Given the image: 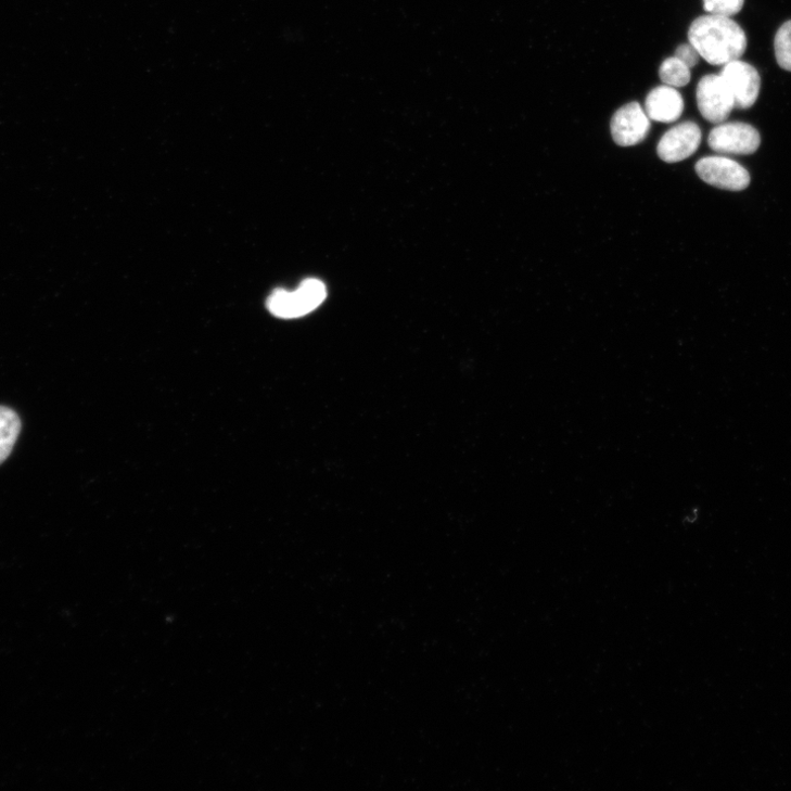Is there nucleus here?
Returning a JSON list of instances; mask_svg holds the SVG:
<instances>
[{
	"instance_id": "nucleus-12",
	"label": "nucleus",
	"mask_w": 791,
	"mask_h": 791,
	"mask_svg": "<svg viewBox=\"0 0 791 791\" xmlns=\"http://www.w3.org/2000/svg\"><path fill=\"white\" fill-rule=\"evenodd\" d=\"M774 49L778 65L791 72V21L784 23L778 29L775 36Z\"/></svg>"
},
{
	"instance_id": "nucleus-6",
	"label": "nucleus",
	"mask_w": 791,
	"mask_h": 791,
	"mask_svg": "<svg viewBox=\"0 0 791 791\" xmlns=\"http://www.w3.org/2000/svg\"><path fill=\"white\" fill-rule=\"evenodd\" d=\"M735 99L736 109L749 110L757 101L761 91V76L751 64L736 60L720 73Z\"/></svg>"
},
{
	"instance_id": "nucleus-5",
	"label": "nucleus",
	"mask_w": 791,
	"mask_h": 791,
	"mask_svg": "<svg viewBox=\"0 0 791 791\" xmlns=\"http://www.w3.org/2000/svg\"><path fill=\"white\" fill-rule=\"evenodd\" d=\"M710 146L722 154L750 155L761 145V136L751 125L744 123L720 124L709 138Z\"/></svg>"
},
{
	"instance_id": "nucleus-9",
	"label": "nucleus",
	"mask_w": 791,
	"mask_h": 791,
	"mask_svg": "<svg viewBox=\"0 0 791 791\" xmlns=\"http://www.w3.org/2000/svg\"><path fill=\"white\" fill-rule=\"evenodd\" d=\"M684 109V100L676 88L663 85L650 92L645 111L651 120L672 124L680 118Z\"/></svg>"
},
{
	"instance_id": "nucleus-3",
	"label": "nucleus",
	"mask_w": 791,
	"mask_h": 791,
	"mask_svg": "<svg viewBox=\"0 0 791 791\" xmlns=\"http://www.w3.org/2000/svg\"><path fill=\"white\" fill-rule=\"evenodd\" d=\"M696 94L701 116L712 124L725 123L736 109L735 99L720 74L703 76Z\"/></svg>"
},
{
	"instance_id": "nucleus-10",
	"label": "nucleus",
	"mask_w": 791,
	"mask_h": 791,
	"mask_svg": "<svg viewBox=\"0 0 791 791\" xmlns=\"http://www.w3.org/2000/svg\"><path fill=\"white\" fill-rule=\"evenodd\" d=\"M21 431L20 416L13 409L0 406V465L12 455Z\"/></svg>"
},
{
	"instance_id": "nucleus-13",
	"label": "nucleus",
	"mask_w": 791,
	"mask_h": 791,
	"mask_svg": "<svg viewBox=\"0 0 791 791\" xmlns=\"http://www.w3.org/2000/svg\"><path fill=\"white\" fill-rule=\"evenodd\" d=\"M744 0H703V7L712 15L732 17L739 14Z\"/></svg>"
},
{
	"instance_id": "nucleus-1",
	"label": "nucleus",
	"mask_w": 791,
	"mask_h": 791,
	"mask_svg": "<svg viewBox=\"0 0 791 791\" xmlns=\"http://www.w3.org/2000/svg\"><path fill=\"white\" fill-rule=\"evenodd\" d=\"M688 39L700 58L713 65L739 60L748 47L747 35L740 25L730 17L712 14L691 24Z\"/></svg>"
},
{
	"instance_id": "nucleus-11",
	"label": "nucleus",
	"mask_w": 791,
	"mask_h": 791,
	"mask_svg": "<svg viewBox=\"0 0 791 791\" xmlns=\"http://www.w3.org/2000/svg\"><path fill=\"white\" fill-rule=\"evenodd\" d=\"M660 77L665 85L684 87L690 81V67L676 56L668 58L660 67Z\"/></svg>"
},
{
	"instance_id": "nucleus-2",
	"label": "nucleus",
	"mask_w": 791,
	"mask_h": 791,
	"mask_svg": "<svg viewBox=\"0 0 791 791\" xmlns=\"http://www.w3.org/2000/svg\"><path fill=\"white\" fill-rule=\"evenodd\" d=\"M326 297V285L319 280L308 279L295 292L276 291L268 299V308L279 318H298L318 308Z\"/></svg>"
},
{
	"instance_id": "nucleus-7",
	"label": "nucleus",
	"mask_w": 791,
	"mask_h": 791,
	"mask_svg": "<svg viewBox=\"0 0 791 791\" xmlns=\"http://www.w3.org/2000/svg\"><path fill=\"white\" fill-rule=\"evenodd\" d=\"M651 119L639 103H630L615 113L610 129L613 141L621 146L641 143L649 135Z\"/></svg>"
},
{
	"instance_id": "nucleus-14",
	"label": "nucleus",
	"mask_w": 791,
	"mask_h": 791,
	"mask_svg": "<svg viewBox=\"0 0 791 791\" xmlns=\"http://www.w3.org/2000/svg\"><path fill=\"white\" fill-rule=\"evenodd\" d=\"M675 56L684 62L688 67H694L699 62V53L689 44H681L677 48Z\"/></svg>"
},
{
	"instance_id": "nucleus-8",
	"label": "nucleus",
	"mask_w": 791,
	"mask_h": 791,
	"mask_svg": "<svg viewBox=\"0 0 791 791\" xmlns=\"http://www.w3.org/2000/svg\"><path fill=\"white\" fill-rule=\"evenodd\" d=\"M702 133L692 122L679 124L669 129L658 144L660 158L667 163H676L691 156L701 143Z\"/></svg>"
},
{
	"instance_id": "nucleus-4",
	"label": "nucleus",
	"mask_w": 791,
	"mask_h": 791,
	"mask_svg": "<svg viewBox=\"0 0 791 791\" xmlns=\"http://www.w3.org/2000/svg\"><path fill=\"white\" fill-rule=\"evenodd\" d=\"M699 178L717 189L741 192L751 183L750 173L738 162L726 156H706L696 164Z\"/></svg>"
}]
</instances>
